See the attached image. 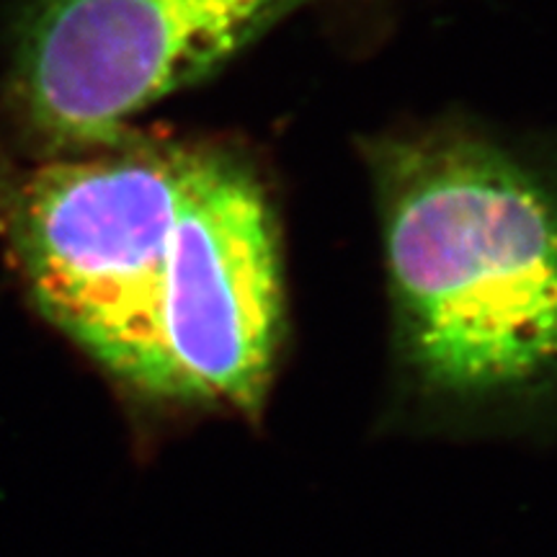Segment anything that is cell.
<instances>
[{"label":"cell","mask_w":557,"mask_h":557,"mask_svg":"<svg viewBox=\"0 0 557 557\" xmlns=\"http://www.w3.org/2000/svg\"><path fill=\"white\" fill-rule=\"evenodd\" d=\"M400 372L449 413L557 406V165L470 124L367 145Z\"/></svg>","instance_id":"1"},{"label":"cell","mask_w":557,"mask_h":557,"mask_svg":"<svg viewBox=\"0 0 557 557\" xmlns=\"http://www.w3.org/2000/svg\"><path fill=\"white\" fill-rule=\"evenodd\" d=\"M197 143L132 127L0 178V227L37 308L148 395L152 312Z\"/></svg>","instance_id":"2"},{"label":"cell","mask_w":557,"mask_h":557,"mask_svg":"<svg viewBox=\"0 0 557 557\" xmlns=\"http://www.w3.org/2000/svg\"><path fill=\"white\" fill-rule=\"evenodd\" d=\"M315 3L323 0H32L13 109L39 156L99 148Z\"/></svg>","instance_id":"3"},{"label":"cell","mask_w":557,"mask_h":557,"mask_svg":"<svg viewBox=\"0 0 557 557\" xmlns=\"http://www.w3.org/2000/svg\"><path fill=\"white\" fill-rule=\"evenodd\" d=\"M284 333L267 181L240 150L197 143L152 312L148 398L256 410Z\"/></svg>","instance_id":"4"}]
</instances>
